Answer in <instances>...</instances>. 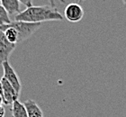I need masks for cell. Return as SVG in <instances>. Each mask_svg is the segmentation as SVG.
I'll list each match as a JSON object with an SVG mask.
<instances>
[{"label": "cell", "instance_id": "cell-10", "mask_svg": "<svg viewBox=\"0 0 126 117\" xmlns=\"http://www.w3.org/2000/svg\"><path fill=\"white\" fill-rule=\"evenodd\" d=\"M11 23L12 21L9 17V14L5 9V7L0 4V25H5Z\"/></svg>", "mask_w": 126, "mask_h": 117}, {"label": "cell", "instance_id": "cell-5", "mask_svg": "<svg viewBox=\"0 0 126 117\" xmlns=\"http://www.w3.org/2000/svg\"><path fill=\"white\" fill-rule=\"evenodd\" d=\"M16 44L11 43L5 35V33L0 31V64L8 61L10 55L16 49Z\"/></svg>", "mask_w": 126, "mask_h": 117}, {"label": "cell", "instance_id": "cell-7", "mask_svg": "<svg viewBox=\"0 0 126 117\" xmlns=\"http://www.w3.org/2000/svg\"><path fill=\"white\" fill-rule=\"evenodd\" d=\"M29 117H43V113L40 106L33 100L28 99L24 103Z\"/></svg>", "mask_w": 126, "mask_h": 117}, {"label": "cell", "instance_id": "cell-11", "mask_svg": "<svg viewBox=\"0 0 126 117\" xmlns=\"http://www.w3.org/2000/svg\"><path fill=\"white\" fill-rule=\"evenodd\" d=\"M19 2L24 5L26 7H30V6H32V0H18Z\"/></svg>", "mask_w": 126, "mask_h": 117}, {"label": "cell", "instance_id": "cell-4", "mask_svg": "<svg viewBox=\"0 0 126 117\" xmlns=\"http://www.w3.org/2000/svg\"><path fill=\"white\" fill-rule=\"evenodd\" d=\"M3 70H4V78L9 82V83L14 86L16 92L20 94L22 89V84L20 82L18 76L16 74V70L10 65L9 61H5L2 64Z\"/></svg>", "mask_w": 126, "mask_h": 117}, {"label": "cell", "instance_id": "cell-12", "mask_svg": "<svg viewBox=\"0 0 126 117\" xmlns=\"http://www.w3.org/2000/svg\"><path fill=\"white\" fill-rule=\"evenodd\" d=\"M5 108H4V106H2V105H0V117H4L5 116Z\"/></svg>", "mask_w": 126, "mask_h": 117}, {"label": "cell", "instance_id": "cell-15", "mask_svg": "<svg viewBox=\"0 0 126 117\" xmlns=\"http://www.w3.org/2000/svg\"><path fill=\"white\" fill-rule=\"evenodd\" d=\"M4 104V98H3V96L0 95V105H2Z\"/></svg>", "mask_w": 126, "mask_h": 117}, {"label": "cell", "instance_id": "cell-14", "mask_svg": "<svg viewBox=\"0 0 126 117\" xmlns=\"http://www.w3.org/2000/svg\"><path fill=\"white\" fill-rule=\"evenodd\" d=\"M50 3V5L52 6V7H55V2H54V0H49Z\"/></svg>", "mask_w": 126, "mask_h": 117}, {"label": "cell", "instance_id": "cell-2", "mask_svg": "<svg viewBox=\"0 0 126 117\" xmlns=\"http://www.w3.org/2000/svg\"><path fill=\"white\" fill-rule=\"evenodd\" d=\"M8 25L12 26L18 33V42H22L30 37L42 26V23H28L22 21H12Z\"/></svg>", "mask_w": 126, "mask_h": 117}, {"label": "cell", "instance_id": "cell-1", "mask_svg": "<svg viewBox=\"0 0 126 117\" xmlns=\"http://www.w3.org/2000/svg\"><path fill=\"white\" fill-rule=\"evenodd\" d=\"M15 21L42 23L46 21H63V16L56 7L48 5H32L16 15Z\"/></svg>", "mask_w": 126, "mask_h": 117}, {"label": "cell", "instance_id": "cell-3", "mask_svg": "<svg viewBox=\"0 0 126 117\" xmlns=\"http://www.w3.org/2000/svg\"><path fill=\"white\" fill-rule=\"evenodd\" d=\"M64 16L67 21L70 23H77L83 18L84 10L78 3H70L66 5L64 9Z\"/></svg>", "mask_w": 126, "mask_h": 117}, {"label": "cell", "instance_id": "cell-16", "mask_svg": "<svg viewBox=\"0 0 126 117\" xmlns=\"http://www.w3.org/2000/svg\"><path fill=\"white\" fill-rule=\"evenodd\" d=\"M123 2H124V5L126 6V0H123Z\"/></svg>", "mask_w": 126, "mask_h": 117}, {"label": "cell", "instance_id": "cell-13", "mask_svg": "<svg viewBox=\"0 0 126 117\" xmlns=\"http://www.w3.org/2000/svg\"><path fill=\"white\" fill-rule=\"evenodd\" d=\"M0 95L3 96V98H4V96H3V85H2V82L0 80Z\"/></svg>", "mask_w": 126, "mask_h": 117}, {"label": "cell", "instance_id": "cell-8", "mask_svg": "<svg viewBox=\"0 0 126 117\" xmlns=\"http://www.w3.org/2000/svg\"><path fill=\"white\" fill-rule=\"evenodd\" d=\"M1 5L5 7V9L7 11L9 15H18L21 13L20 11V4L18 0H0Z\"/></svg>", "mask_w": 126, "mask_h": 117}, {"label": "cell", "instance_id": "cell-6", "mask_svg": "<svg viewBox=\"0 0 126 117\" xmlns=\"http://www.w3.org/2000/svg\"><path fill=\"white\" fill-rule=\"evenodd\" d=\"M1 82L3 85V96H4V104L9 105L13 104V103L18 100L19 94L14 88V86L5 79L4 77L1 78Z\"/></svg>", "mask_w": 126, "mask_h": 117}, {"label": "cell", "instance_id": "cell-9", "mask_svg": "<svg viewBox=\"0 0 126 117\" xmlns=\"http://www.w3.org/2000/svg\"><path fill=\"white\" fill-rule=\"evenodd\" d=\"M11 111H12L13 117H29L24 104H22L18 100H16L13 103Z\"/></svg>", "mask_w": 126, "mask_h": 117}]
</instances>
